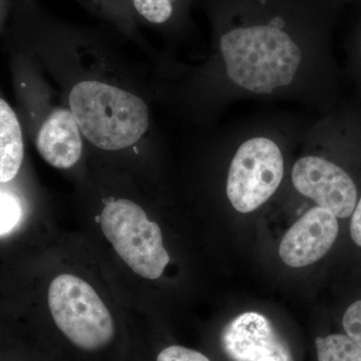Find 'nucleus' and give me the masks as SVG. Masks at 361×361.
<instances>
[{
    "label": "nucleus",
    "mask_w": 361,
    "mask_h": 361,
    "mask_svg": "<svg viewBox=\"0 0 361 361\" xmlns=\"http://www.w3.org/2000/svg\"><path fill=\"white\" fill-rule=\"evenodd\" d=\"M178 0H133L137 13L155 25L168 23L174 16Z\"/></svg>",
    "instance_id": "11"
},
{
    "label": "nucleus",
    "mask_w": 361,
    "mask_h": 361,
    "mask_svg": "<svg viewBox=\"0 0 361 361\" xmlns=\"http://www.w3.org/2000/svg\"><path fill=\"white\" fill-rule=\"evenodd\" d=\"M346 336L361 348V300L351 304L342 319Z\"/></svg>",
    "instance_id": "13"
},
{
    "label": "nucleus",
    "mask_w": 361,
    "mask_h": 361,
    "mask_svg": "<svg viewBox=\"0 0 361 361\" xmlns=\"http://www.w3.org/2000/svg\"><path fill=\"white\" fill-rule=\"evenodd\" d=\"M101 227L126 264L146 279H158L170 262L158 224L149 222L141 207L121 199L104 207Z\"/></svg>",
    "instance_id": "4"
},
{
    "label": "nucleus",
    "mask_w": 361,
    "mask_h": 361,
    "mask_svg": "<svg viewBox=\"0 0 361 361\" xmlns=\"http://www.w3.org/2000/svg\"><path fill=\"white\" fill-rule=\"evenodd\" d=\"M23 160L20 123L11 106L0 99V183L13 180L20 172Z\"/></svg>",
    "instance_id": "10"
},
{
    "label": "nucleus",
    "mask_w": 361,
    "mask_h": 361,
    "mask_svg": "<svg viewBox=\"0 0 361 361\" xmlns=\"http://www.w3.org/2000/svg\"><path fill=\"white\" fill-rule=\"evenodd\" d=\"M156 361H211L203 353L180 345H170L161 349Z\"/></svg>",
    "instance_id": "14"
},
{
    "label": "nucleus",
    "mask_w": 361,
    "mask_h": 361,
    "mask_svg": "<svg viewBox=\"0 0 361 361\" xmlns=\"http://www.w3.org/2000/svg\"><path fill=\"white\" fill-rule=\"evenodd\" d=\"M49 306L56 329L73 348L99 353L115 342V320L85 280L71 274L54 278L49 289Z\"/></svg>",
    "instance_id": "3"
},
{
    "label": "nucleus",
    "mask_w": 361,
    "mask_h": 361,
    "mask_svg": "<svg viewBox=\"0 0 361 361\" xmlns=\"http://www.w3.org/2000/svg\"><path fill=\"white\" fill-rule=\"evenodd\" d=\"M71 111L82 134L97 148L118 151L135 144L149 127V111L139 97L103 82H78Z\"/></svg>",
    "instance_id": "2"
},
{
    "label": "nucleus",
    "mask_w": 361,
    "mask_h": 361,
    "mask_svg": "<svg viewBox=\"0 0 361 361\" xmlns=\"http://www.w3.org/2000/svg\"><path fill=\"white\" fill-rule=\"evenodd\" d=\"M288 28V16L272 11L260 23L233 26L223 33L221 51L233 82L255 94L290 85L301 51Z\"/></svg>",
    "instance_id": "1"
},
{
    "label": "nucleus",
    "mask_w": 361,
    "mask_h": 361,
    "mask_svg": "<svg viewBox=\"0 0 361 361\" xmlns=\"http://www.w3.org/2000/svg\"><path fill=\"white\" fill-rule=\"evenodd\" d=\"M221 339L233 361H293L286 344L260 313L237 316L223 330Z\"/></svg>",
    "instance_id": "7"
},
{
    "label": "nucleus",
    "mask_w": 361,
    "mask_h": 361,
    "mask_svg": "<svg viewBox=\"0 0 361 361\" xmlns=\"http://www.w3.org/2000/svg\"><path fill=\"white\" fill-rule=\"evenodd\" d=\"M351 238L356 245L361 247V199L353 211L350 225Z\"/></svg>",
    "instance_id": "15"
},
{
    "label": "nucleus",
    "mask_w": 361,
    "mask_h": 361,
    "mask_svg": "<svg viewBox=\"0 0 361 361\" xmlns=\"http://www.w3.org/2000/svg\"><path fill=\"white\" fill-rule=\"evenodd\" d=\"M292 182L299 193L337 218H348L355 211L357 200L355 183L331 161L318 157L300 159L292 170Z\"/></svg>",
    "instance_id": "6"
},
{
    "label": "nucleus",
    "mask_w": 361,
    "mask_h": 361,
    "mask_svg": "<svg viewBox=\"0 0 361 361\" xmlns=\"http://www.w3.org/2000/svg\"><path fill=\"white\" fill-rule=\"evenodd\" d=\"M18 201L11 195L0 193V235L13 230L21 218Z\"/></svg>",
    "instance_id": "12"
},
{
    "label": "nucleus",
    "mask_w": 361,
    "mask_h": 361,
    "mask_svg": "<svg viewBox=\"0 0 361 361\" xmlns=\"http://www.w3.org/2000/svg\"><path fill=\"white\" fill-rule=\"evenodd\" d=\"M37 148L52 167L70 169L78 163L82 142L71 111L61 109L47 118L37 135Z\"/></svg>",
    "instance_id": "9"
},
{
    "label": "nucleus",
    "mask_w": 361,
    "mask_h": 361,
    "mask_svg": "<svg viewBox=\"0 0 361 361\" xmlns=\"http://www.w3.org/2000/svg\"><path fill=\"white\" fill-rule=\"evenodd\" d=\"M281 151L266 137L244 142L230 166L227 196L238 212L250 213L276 191L283 178Z\"/></svg>",
    "instance_id": "5"
},
{
    "label": "nucleus",
    "mask_w": 361,
    "mask_h": 361,
    "mask_svg": "<svg viewBox=\"0 0 361 361\" xmlns=\"http://www.w3.org/2000/svg\"><path fill=\"white\" fill-rule=\"evenodd\" d=\"M337 235V217L326 209L315 207L284 235L279 247L280 258L293 268L313 264L330 250Z\"/></svg>",
    "instance_id": "8"
}]
</instances>
